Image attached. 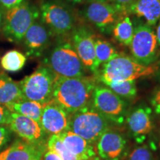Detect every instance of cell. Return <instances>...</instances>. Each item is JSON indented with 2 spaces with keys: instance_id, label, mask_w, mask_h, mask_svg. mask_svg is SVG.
Returning a JSON list of instances; mask_svg holds the SVG:
<instances>
[{
  "instance_id": "1",
  "label": "cell",
  "mask_w": 160,
  "mask_h": 160,
  "mask_svg": "<svg viewBox=\"0 0 160 160\" xmlns=\"http://www.w3.org/2000/svg\"><path fill=\"white\" fill-rule=\"evenodd\" d=\"M97 81L91 77L65 78L56 76L52 100L69 114L91 105Z\"/></svg>"
},
{
  "instance_id": "2",
  "label": "cell",
  "mask_w": 160,
  "mask_h": 160,
  "mask_svg": "<svg viewBox=\"0 0 160 160\" xmlns=\"http://www.w3.org/2000/svg\"><path fill=\"white\" fill-rule=\"evenodd\" d=\"M157 67L142 65L128 56L118 53L104 64L96 73L97 78L104 85L118 81L135 80L148 77L156 73Z\"/></svg>"
},
{
  "instance_id": "3",
  "label": "cell",
  "mask_w": 160,
  "mask_h": 160,
  "mask_svg": "<svg viewBox=\"0 0 160 160\" xmlns=\"http://www.w3.org/2000/svg\"><path fill=\"white\" fill-rule=\"evenodd\" d=\"M45 65L60 77H85L86 68L77 55L73 44L62 42L55 46L44 59Z\"/></svg>"
},
{
  "instance_id": "4",
  "label": "cell",
  "mask_w": 160,
  "mask_h": 160,
  "mask_svg": "<svg viewBox=\"0 0 160 160\" xmlns=\"http://www.w3.org/2000/svg\"><path fill=\"white\" fill-rule=\"evenodd\" d=\"M109 121L89 105L70 114L68 131L80 136L93 145L110 128Z\"/></svg>"
},
{
  "instance_id": "5",
  "label": "cell",
  "mask_w": 160,
  "mask_h": 160,
  "mask_svg": "<svg viewBox=\"0 0 160 160\" xmlns=\"http://www.w3.org/2000/svg\"><path fill=\"white\" fill-rule=\"evenodd\" d=\"M39 17V11L28 2L6 10L4 12L2 31L12 42L22 41L26 32Z\"/></svg>"
},
{
  "instance_id": "6",
  "label": "cell",
  "mask_w": 160,
  "mask_h": 160,
  "mask_svg": "<svg viewBox=\"0 0 160 160\" xmlns=\"http://www.w3.org/2000/svg\"><path fill=\"white\" fill-rule=\"evenodd\" d=\"M56 75L47 66H39L19 82L24 99L44 104L52 99Z\"/></svg>"
},
{
  "instance_id": "7",
  "label": "cell",
  "mask_w": 160,
  "mask_h": 160,
  "mask_svg": "<svg viewBox=\"0 0 160 160\" xmlns=\"http://www.w3.org/2000/svg\"><path fill=\"white\" fill-rule=\"evenodd\" d=\"M91 105L110 123L122 125L125 122L128 113L127 103L106 85H96Z\"/></svg>"
},
{
  "instance_id": "8",
  "label": "cell",
  "mask_w": 160,
  "mask_h": 160,
  "mask_svg": "<svg viewBox=\"0 0 160 160\" xmlns=\"http://www.w3.org/2000/svg\"><path fill=\"white\" fill-rule=\"evenodd\" d=\"M158 42L154 31L147 24H139L134 28L129 45L132 58L144 65H151L158 56Z\"/></svg>"
},
{
  "instance_id": "9",
  "label": "cell",
  "mask_w": 160,
  "mask_h": 160,
  "mask_svg": "<svg viewBox=\"0 0 160 160\" xmlns=\"http://www.w3.org/2000/svg\"><path fill=\"white\" fill-rule=\"evenodd\" d=\"M41 21L57 35H64L73 29L75 18L71 10L61 3L46 2L40 7Z\"/></svg>"
},
{
  "instance_id": "10",
  "label": "cell",
  "mask_w": 160,
  "mask_h": 160,
  "mask_svg": "<svg viewBox=\"0 0 160 160\" xmlns=\"http://www.w3.org/2000/svg\"><path fill=\"white\" fill-rule=\"evenodd\" d=\"M8 127L24 141L40 147H47L49 136L35 120L11 112Z\"/></svg>"
},
{
  "instance_id": "11",
  "label": "cell",
  "mask_w": 160,
  "mask_h": 160,
  "mask_svg": "<svg viewBox=\"0 0 160 160\" xmlns=\"http://www.w3.org/2000/svg\"><path fill=\"white\" fill-rule=\"evenodd\" d=\"M83 13L89 22L102 31L113 29L118 20L125 15L114 5L105 2H88Z\"/></svg>"
},
{
  "instance_id": "12",
  "label": "cell",
  "mask_w": 160,
  "mask_h": 160,
  "mask_svg": "<svg viewBox=\"0 0 160 160\" xmlns=\"http://www.w3.org/2000/svg\"><path fill=\"white\" fill-rule=\"evenodd\" d=\"M70 114L53 100L44 104L40 125L46 134L58 135L68 130Z\"/></svg>"
},
{
  "instance_id": "13",
  "label": "cell",
  "mask_w": 160,
  "mask_h": 160,
  "mask_svg": "<svg viewBox=\"0 0 160 160\" xmlns=\"http://www.w3.org/2000/svg\"><path fill=\"white\" fill-rule=\"evenodd\" d=\"M151 112V109L147 106H137L126 115L128 128L137 142H142L153 131L154 125Z\"/></svg>"
},
{
  "instance_id": "14",
  "label": "cell",
  "mask_w": 160,
  "mask_h": 160,
  "mask_svg": "<svg viewBox=\"0 0 160 160\" xmlns=\"http://www.w3.org/2000/svg\"><path fill=\"white\" fill-rule=\"evenodd\" d=\"M127 140L121 133L109 128L97 142V155L102 160H120L125 154Z\"/></svg>"
},
{
  "instance_id": "15",
  "label": "cell",
  "mask_w": 160,
  "mask_h": 160,
  "mask_svg": "<svg viewBox=\"0 0 160 160\" xmlns=\"http://www.w3.org/2000/svg\"><path fill=\"white\" fill-rule=\"evenodd\" d=\"M95 36L85 28L73 31L72 41L77 55L86 69L96 73Z\"/></svg>"
},
{
  "instance_id": "16",
  "label": "cell",
  "mask_w": 160,
  "mask_h": 160,
  "mask_svg": "<svg viewBox=\"0 0 160 160\" xmlns=\"http://www.w3.org/2000/svg\"><path fill=\"white\" fill-rule=\"evenodd\" d=\"M52 34V32L42 22L36 20L22 39L27 54L35 57L41 55L49 46Z\"/></svg>"
},
{
  "instance_id": "17",
  "label": "cell",
  "mask_w": 160,
  "mask_h": 160,
  "mask_svg": "<svg viewBox=\"0 0 160 160\" xmlns=\"http://www.w3.org/2000/svg\"><path fill=\"white\" fill-rule=\"evenodd\" d=\"M47 147H40L24 140L17 139L9 147L0 152V160L41 159Z\"/></svg>"
},
{
  "instance_id": "18",
  "label": "cell",
  "mask_w": 160,
  "mask_h": 160,
  "mask_svg": "<svg viewBox=\"0 0 160 160\" xmlns=\"http://www.w3.org/2000/svg\"><path fill=\"white\" fill-rule=\"evenodd\" d=\"M58 136L62 140L66 147L80 160H91L97 156V146L91 145L73 132L67 130Z\"/></svg>"
},
{
  "instance_id": "19",
  "label": "cell",
  "mask_w": 160,
  "mask_h": 160,
  "mask_svg": "<svg viewBox=\"0 0 160 160\" xmlns=\"http://www.w3.org/2000/svg\"><path fill=\"white\" fill-rule=\"evenodd\" d=\"M127 13L142 18L147 25L154 26L160 19V0H135Z\"/></svg>"
},
{
  "instance_id": "20",
  "label": "cell",
  "mask_w": 160,
  "mask_h": 160,
  "mask_svg": "<svg viewBox=\"0 0 160 160\" xmlns=\"http://www.w3.org/2000/svg\"><path fill=\"white\" fill-rule=\"evenodd\" d=\"M24 99L19 82L14 81L3 73H0V105L5 107Z\"/></svg>"
},
{
  "instance_id": "21",
  "label": "cell",
  "mask_w": 160,
  "mask_h": 160,
  "mask_svg": "<svg viewBox=\"0 0 160 160\" xmlns=\"http://www.w3.org/2000/svg\"><path fill=\"white\" fill-rule=\"evenodd\" d=\"M7 108L11 112L31 118L40 124V119L43 109L42 104L31 100L22 99L11 104L7 106Z\"/></svg>"
},
{
  "instance_id": "22",
  "label": "cell",
  "mask_w": 160,
  "mask_h": 160,
  "mask_svg": "<svg viewBox=\"0 0 160 160\" xmlns=\"http://www.w3.org/2000/svg\"><path fill=\"white\" fill-rule=\"evenodd\" d=\"M134 33V28L131 19L124 15L118 20L113 28V35L116 39L124 45L129 46Z\"/></svg>"
},
{
  "instance_id": "23",
  "label": "cell",
  "mask_w": 160,
  "mask_h": 160,
  "mask_svg": "<svg viewBox=\"0 0 160 160\" xmlns=\"http://www.w3.org/2000/svg\"><path fill=\"white\" fill-rule=\"evenodd\" d=\"M113 46L108 42L103 39H95V54H96V62L95 68L96 73L99 71V69L111 59L113 57L118 54ZM95 73V74H96Z\"/></svg>"
},
{
  "instance_id": "24",
  "label": "cell",
  "mask_w": 160,
  "mask_h": 160,
  "mask_svg": "<svg viewBox=\"0 0 160 160\" xmlns=\"http://www.w3.org/2000/svg\"><path fill=\"white\" fill-rule=\"evenodd\" d=\"M26 60L27 58L22 53L16 50H12L6 52L2 57L0 63L5 71L14 73L22 69L26 63Z\"/></svg>"
},
{
  "instance_id": "25",
  "label": "cell",
  "mask_w": 160,
  "mask_h": 160,
  "mask_svg": "<svg viewBox=\"0 0 160 160\" xmlns=\"http://www.w3.org/2000/svg\"><path fill=\"white\" fill-rule=\"evenodd\" d=\"M105 85L122 99H132L137 96V88L135 80L113 82Z\"/></svg>"
},
{
  "instance_id": "26",
  "label": "cell",
  "mask_w": 160,
  "mask_h": 160,
  "mask_svg": "<svg viewBox=\"0 0 160 160\" xmlns=\"http://www.w3.org/2000/svg\"><path fill=\"white\" fill-rule=\"evenodd\" d=\"M47 148L55 151L62 160H80L66 147L58 135L50 136L47 142Z\"/></svg>"
},
{
  "instance_id": "27",
  "label": "cell",
  "mask_w": 160,
  "mask_h": 160,
  "mask_svg": "<svg viewBox=\"0 0 160 160\" xmlns=\"http://www.w3.org/2000/svg\"><path fill=\"white\" fill-rule=\"evenodd\" d=\"M128 160H156L151 148L146 145L138 146L128 156Z\"/></svg>"
},
{
  "instance_id": "28",
  "label": "cell",
  "mask_w": 160,
  "mask_h": 160,
  "mask_svg": "<svg viewBox=\"0 0 160 160\" xmlns=\"http://www.w3.org/2000/svg\"><path fill=\"white\" fill-rule=\"evenodd\" d=\"M150 102L155 113L160 115V86L157 87L153 92Z\"/></svg>"
},
{
  "instance_id": "29",
  "label": "cell",
  "mask_w": 160,
  "mask_h": 160,
  "mask_svg": "<svg viewBox=\"0 0 160 160\" xmlns=\"http://www.w3.org/2000/svg\"><path fill=\"white\" fill-rule=\"evenodd\" d=\"M11 131L8 127L0 126V151L9 142L11 137Z\"/></svg>"
},
{
  "instance_id": "30",
  "label": "cell",
  "mask_w": 160,
  "mask_h": 160,
  "mask_svg": "<svg viewBox=\"0 0 160 160\" xmlns=\"http://www.w3.org/2000/svg\"><path fill=\"white\" fill-rule=\"evenodd\" d=\"M110 1L112 2V5H114L122 13L126 15L127 10L135 0H110Z\"/></svg>"
},
{
  "instance_id": "31",
  "label": "cell",
  "mask_w": 160,
  "mask_h": 160,
  "mask_svg": "<svg viewBox=\"0 0 160 160\" xmlns=\"http://www.w3.org/2000/svg\"><path fill=\"white\" fill-rule=\"evenodd\" d=\"M11 114V111L7 107L0 105V126L8 125Z\"/></svg>"
},
{
  "instance_id": "32",
  "label": "cell",
  "mask_w": 160,
  "mask_h": 160,
  "mask_svg": "<svg viewBox=\"0 0 160 160\" xmlns=\"http://www.w3.org/2000/svg\"><path fill=\"white\" fill-rule=\"evenodd\" d=\"M23 2L24 0H0V7L6 11L21 5Z\"/></svg>"
},
{
  "instance_id": "33",
  "label": "cell",
  "mask_w": 160,
  "mask_h": 160,
  "mask_svg": "<svg viewBox=\"0 0 160 160\" xmlns=\"http://www.w3.org/2000/svg\"><path fill=\"white\" fill-rule=\"evenodd\" d=\"M40 160H62V159L55 151L47 148L43 153Z\"/></svg>"
},
{
  "instance_id": "34",
  "label": "cell",
  "mask_w": 160,
  "mask_h": 160,
  "mask_svg": "<svg viewBox=\"0 0 160 160\" xmlns=\"http://www.w3.org/2000/svg\"><path fill=\"white\" fill-rule=\"evenodd\" d=\"M156 36H157L158 45L160 46V19L159 20V23H158L157 28V33H156Z\"/></svg>"
},
{
  "instance_id": "35",
  "label": "cell",
  "mask_w": 160,
  "mask_h": 160,
  "mask_svg": "<svg viewBox=\"0 0 160 160\" xmlns=\"http://www.w3.org/2000/svg\"><path fill=\"white\" fill-rule=\"evenodd\" d=\"M3 17H4V11L3 9L0 7V31H2V28L3 23Z\"/></svg>"
},
{
  "instance_id": "36",
  "label": "cell",
  "mask_w": 160,
  "mask_h": 160,
  "mask_svg": "<svg viewBox=\"0 0 160 160\" xmlns=\"http://www.w3.org/2000/svg\"><path fill=\"white\" fill-rule=\"evenodd\" d=\"M62 1H65L66 2H69V3H82L85 2L87 1V0H62Z\"/></svg>"
},
{
  "instance_id": "37",
  "label": "cell",
  "mask_w": 160,
  "mask_h": 160,
  "mask_svg": "<svg viewBox=\"0 0 160 160\" xmlns=\"http://www.w3.org/2000/svg\"><path fill=\"white\" fill-rule=\"evenodd\" d=\"M88 2H108L110 1V0H87Z\"/></svg>"
},
{
  "instance_id": "38",
  "label": "cell",
  "mask_w": 160,
  "mask_h": 160,
  "mask_svg": "<svg viewBox=\"0 0 160 160\" xmlns=\"http://www.w3.org/2000/svg\"><path fill=\"white\" fill-rule=\"evenodd\" d=\"M91 160H102L101 159V158H100L99 156H96V157H94L93 158H92V159H91Z\"/></svg>"
},
{
  "instance_id": "39",
  "label": "cell",
  "mask_w": 160,
  "mask_h": 160,
  "mask_svg": "<svg viewBox=\"0 0 160 160\" xmlns=\"http://www.w3.org/2000/svg\"><path fill=\"white\" fill-rule=\"evenodd\" d=\"M159 149H160V139L159 140Z\"/></svg>"
},
{
  "instance_id": "40",
  "label": "cell",
  "mask_w": 160,
  "mask_h": 160,
  "mask_svg": "<svg viewBox=\"0 0 160 160\" xmlns=\"http://www.w3.org/2000/svg\"><path fill=\"white\" fill-rule=\"evenodd\" d=\"M35 160H40V159H35Z\"/></svg>"
}]
</instances>
